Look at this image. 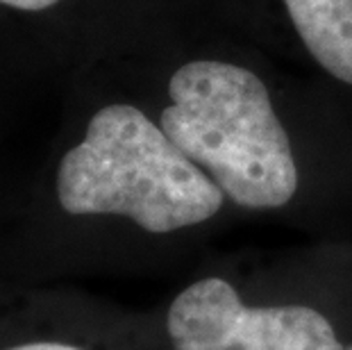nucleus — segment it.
Instances as JSON below:
<instances>
[{
    "label": "nucleus",
    "mask_w": 352,
    "mask_h": 350,
    "mask_svg": "<svg viewBox=\"0 0 352 350\" xmlns=\"http://www.w3.org/2000/svg\"><path fill=\"white\" fill-rule=\"evenodd\" d=\"M173 350H343L311 307H248L221 278L186 287L168 309Z\"/></svg>",
    "instance_id": "3"
},
{
    "label": "nucleus",
    "mask_w": 352,
    "mask_h": 350,
    "mask_svg": "<svg viewBox=\"0 0 352 350\" xmlns=\"http://www.w3.org/2000/svg\"><path fill=\"white\" fill-rule=\"evenodd\" d=\"M307 50L352 85V0H284Z\"/></svg>",
    "instance_id": "4"
},
{
    "label": "nucleus",
    "mask_w": 352,
    "mask_h": 350,
    "mask_svg": "<svg viewBox=\"0 0 352 350\" xmlns=\"http://www.w3.org/2000/svg\"><path fill=\"white\" fill-rule=\"evenodd\" d=\"M57 198L69 214H121L164 234L221 210L223 191L139 107L107 105L64 155Z\"/></svg>",
    "instance_id": "1"
},
{
    "label": "nucleus",
    "mask_w": 352,
    "mask_h": 350,
    "mask_svg": "<svg viewBox=\"0 0 352 350\" xmlns=\"http://www.w3.org/2000/svg\"><path fill=\"white\" fill-rule=\"evenodd\" d=\"M55 3H59V0H0V5L16 7V10H25V12H41Z\"/></svg>",
    "instance_id": "5"
},
{
    "label": "nucleus",
    "mask_w": 352,
    "mask_h": 350,
    "mask_svg": "<svg viewBox=\"0 0 352 350\" xmlns=\"http://www.w3.org/2000/svg\"><path fill=\"white\" fill-rule=\"evenodd\" d=\"M348 350H352V348H348Z\"/></svg>",
    "instance_id": "7"
},
{
    "label": "nucleus",
    "mask_w": 352,
    "mask_h": 350,
    "mask_svg": "<svg viewBox=\"0 0 352 350\" xmlns=\"http://www.w3.org/2000/svg\"><path fill=\"white\" fill-rule=\"evenodd\" d=\"M170 105L162 130L191 162L212 173L236 205L273 210L298 189L289 137L248 69L223 62H189L168 85Z\"/></svg>",
    "instance_id": "2"
},
{
    "label": "nucleus",
    "mask_w": 352,
    "mask_h": 350,
    "mask_svg": "<svg viewBox=\"0 0 352 350\" xmlns=\"http://www.w3.org/2000/svg\"><path fill=\"white\" fill-rule=\"evenodd\" d=\"M10 350H82V348L69 346V344H28V346H16Z\"/></svg>",
    "instance_id": "6"
}]
</instances>
